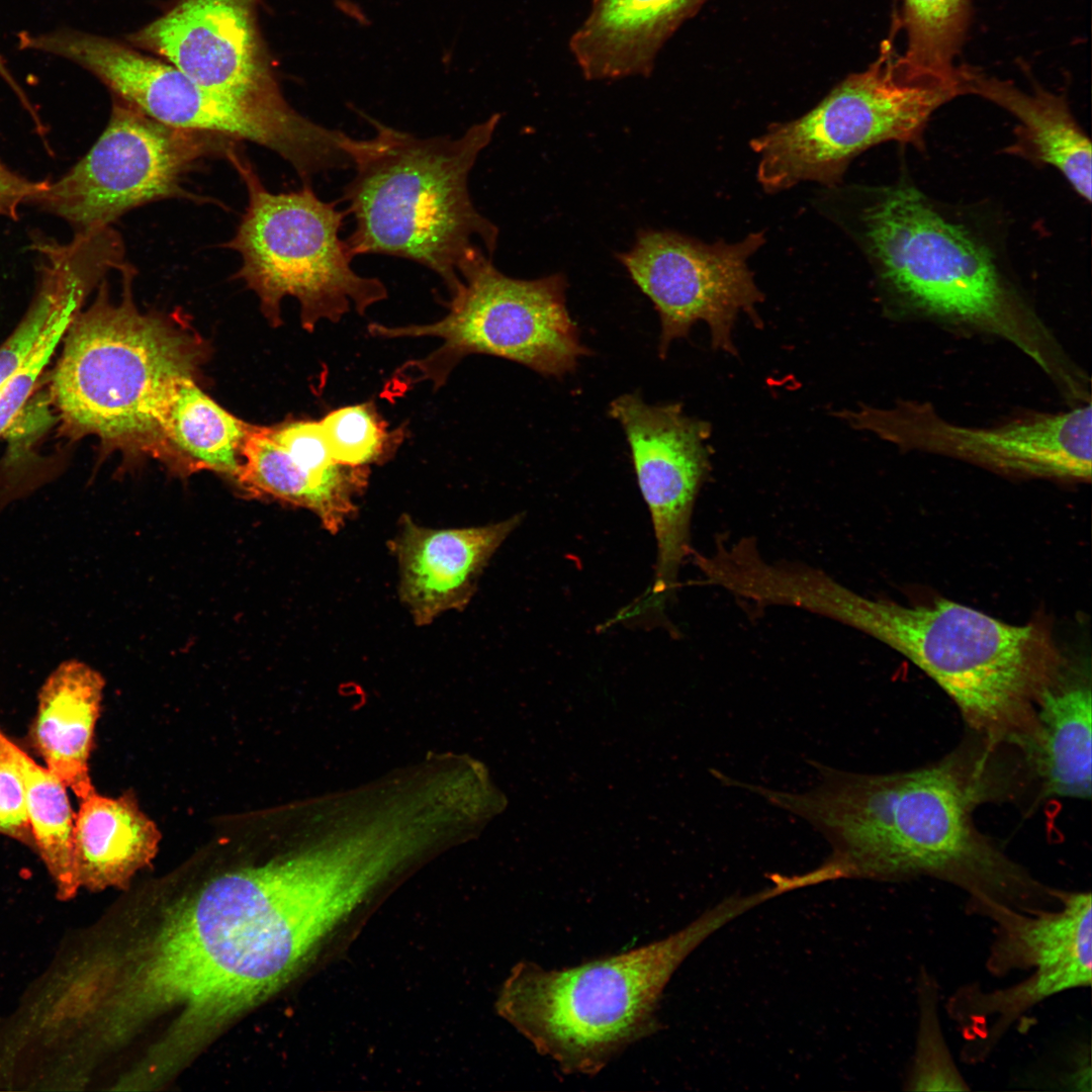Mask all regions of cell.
Returning a JSON list of instances; mask_svg holds the SVG:
<instances>
[{
    "label": "cell",
    "mask_w": 1092,
    "mask_h": 1092,
    "mask_svg": "<svg viewBox=\"0 0 1092 1092\" xmlns=\"http://www.w3.org/2000/svg\"><path fill=\"white\" fill-rule=\"evenodd\" d=\"M369 896L354 860L327 838L211 880L133 948L117 987L116 1028L176 1014L148 1066L160 1076L284 987Z\"/></svg>",
    "instance_id": "obj_1"
},
{
    "label": "cell",
    "mask_w": 1092,
    "mask_h": 1092,
    "mask_svg": "<svg viewBox=\"0 0 1092 1092\" xmlns=\"http://www.w3.org/2000/svg\"><path fill=\"white\" fill-rule=\"evenodd\" d=\"M819 779L804 792L754 785L766 802L806 820L831 845L817 869L791 877L796 889L837 879L930 878L964 891L967 907L991 919L1004 909L1056 906L1060 891L1036 880L975 825L983 800L977 774L957 756L907 771L868 775L810 761Z\"/></svg>",
    "instance_id": "obj_2"
},
{
    "label": "cell",
    "mask_w": 1092,
    "mask_h": 1092,
    "mask_svg": "<svg viewBox=\"0 0 1092 1092\" xmlns=\"http://www.w3.org/2000/svg\"><path fill=\"white\" fill-rule=\"evenodd\" d=\"M813 204L857 247L888 302L1005 340L1062 392L1078 387L1082 370L1013 281L1005 234L987 209L940 201L906 175L822 187Z\"/></svg>",
    "instance_id": "obj_3"
},
{
    "label": "cell",
    "mask_w": 1092,
    "mask_h": 1092,
    "mask_svg": "<svg viewBox=\"0 0 1092 1092\" xmlns=\"http://www.w3.org/2000/svg\"><path fill=\"white\" fill-rule=\"evenodd\" d=\"M814 607L911 660L993 746L1015 744L1027 732L1040 697L1067 669L1043 623L1013 625L942 598L902 605L832 578Z\"/></svg>",
    "instance_id": "obj_4"
},
{
    "label": "cell",
    "mask_w": 1092,
    "mask_h": 1092,
    "mask_svg": "<svg viewBox=\"0 0 1092 1092\" xmlns=\"http://www.w3.org/2000/svg\"><path fill=\"white\" fill-rule=\"evenodd\" d=\"M499 119L491 114L458 138H421L376 120L371 138L349 135L354 174L342 199L354 220L345 239L351 256L414 261L453 293L462 270L496 247L498 229L475 208L468 181Z\"/></svg>",
    "instance_id": "obj_5"
},
{
    "label": "cell",
    "mask_w": 1092,
    "mask_h": 1092,
    "mask_svg": "<svg viewBox=\"0 0 1092 1092\" xmlns=\"http://www.w3.org/2000/svg\"><path fill=\"white\" fill-rule=\"evenodd\" d=\"M120 300L105 279L62 338L49 398L59 435L97 437L105 453L152 455L168 462L165 423L182 380L194 378L204 357L200 339L170 315L144 313L132 298L135 269L126 262Z\"/></svg>",
    "instance_id": "obj_6"
},
{
    "label": "cell",
    "mask_w": 1092,
    "mask_h": 1092,
    "mask_svg": "<svg viewBox=\"0 0 1092 1092\" xmlns=\"http://www.w3.org/2000/svg\"><path fill=\"white\" fill-rule=\"evenodd\" d=\"M746 910L742 898H730L667 937L572 968L520 962L502 986L496 1011L563 1073L595 1075L655 1031L673 973L708 935Z\"/></svg>",
    "instance_id": "obj_7"
},
{
    "label": "cell",
    "mask_w": 1092,
    "mask_h": 1092,
    "mask_svg": "<svg viewBox=\"0 0 1092 1092\" xmlns=\"http://www.w3.org/2000/svg\"><path fill=\"white\" fill-rule=\"evenodd\" d=\"M19 50L68 60L121 99L167 125L262 146L286 161L303 183L314 175L351 168L349 134L323 126L291 106L249 104L202 87L168 62L128 43L71 27L21 31Z\"/></svg>",
    "instance_id": "obj_8"
},
{
    "label": "cell",
    "mask_w": 1092,
    "mask_h": 1092,
    "mask_svg": "<svg viewBox=\"0 0 1092 1092\" xmlns=\"http://www.w3.org/2000/svg\"><path fill=\"white\" fill-rule=\"evenodd\" d=\"M233 143L224 158L243 181L248 205L234 237L223 246L241 257L236 274L259 297L273 324H281V301L295 298L301 326L312 332L321 321L338 323L354 309L360 315L387 297L376 277L358 274L340 238L346 210L321 199L310 183L295 191L271 192Z\"/></svg>",
    "instance_id": "obj_9"
},
{
    "label": "cell",
    "mask_w": 1092,
    "mask_h": 1092,
    "mask_svg": "<svg viewBox=\"0 0 1092 1092\" xmlns=\"http://www.w3.org/2000/svg\"><path fill=\"white\" fill-rule=\"evenodd\" d=\"M447 301V313L421 325L371 323L367 331L380 339L434 337L441 345L401 365L391 388H410L429 381L442 387L466 356L485 354L512 360L545 375L560 377L589 354L566 305V278L553 274L523 280L507 276L489 257L466 266Z\"/></svg>",
    "instance_id": "obj_10"
},
{
    "label": "cell",
    "mask_w": 1092,
    "mask_h": 1092,
    "mask_svg": "<svg viewBox=\"0 0 1092 1092\" xmlns=\"http://www.w3.org/2000/svg\"><path fill=\"white\" fill-rule=\"evenodd\" d=\"M964 95L962 82L907 76L888 53L848 75L798 118L770 124L750 142L756 178L769 194L802 182L832 187L864 151L895 142L922 151L931 115Z\"/></svg>",
    "instance_id": "obj_11"
},
{
    "label": "cell",
    "mask_w": 1092,
    "mask_h": 1092,
    "mask_svg": "<svg viewBox=\"0 0 1092 1092\" xmlns=\"http://www.w3.org/2000/svg\"><path fill=\"white\" fill-rule=\"evenodd\" d=\"M236 141L162 123L112 97L110 117L89 152L31 200L77 233L109 226L126 212L169 198L204 201L183 187L204 159Z\"/></svg>",
    "instance_id": "obj_12"
},
{
    "label": "cell",
    "mask_w": 1092,
    "mask_h": 1092,
    "mask_svg": "<svg viewBox=\"0 0 1092 1092\" xmlns=\"http://www.w3.org/2000/svg\"><path fill=\"white\" fill-rule=\"evenodd\" d=\"M838 416L851 428L904 450L944 455L1014 476L1091 480V402L1066 412L1024 414L989 427L952 423L932 404L916 400H899L889 408L861 404Z\"/></svg>",
    "instance_id": "obj_13"
},
{
    "label": "cell",
    "mask_w": 1092,
    "mask_h": 1092,
    "mask_svg": "<svg viewBox=\"0 0 1092 1092\" xmlns=\"http://www.w3.org/2000/svg\"><path fill=\"white\" fill-rule=\"evenodd\" d=\"M764 244L763 232L710 244L672 231L641 230L632 247L616 255L658 312L661 358L698 322L707 324L714 350L737 354L732 332L739 313L762 326L756 305L764 296L748 261Z\"/></svg>",
    "instance_id": "obj_14"
},
{
    "label": "cell",
    "mask_w": 1092,
    "mask_h": 1092,
    "mask_svg": "<svg viewBox=\"0 0 1092 1092\" xmlns=\"http://www.w3.org/2000/svg\"><path fill=\"white\" fill-rule=\"evenodd\" d=\"M609 415L624 430L650 513L656 563L647 602L661 609L678 587L680 568L693 551V512L711 470V426L687 416L679 402L651 405L637 393L615 398Z\"/></svg>",
    "instance_id": "obj_15"
},
{
    "label": "cell",
    "mask_w": 1092,
    "mask_h": 1092,
    "mask_svg": "<svg viewBox=\"0 0 1092 1092\" xmlns=\"http://www.w3.org/2000/svg\"><path fill=\"white\" fill-rule=\"evenodd\" d=\"M126 38L211 91L254 105L290 106L261 37L255 0H179Z\"/></svg>",
    "instance_id": "obj_16"
},
{
    "label": "cell",
    "mask_w": 1092,
    "mask_h": 1092,
    "mask_svg": "<svg viewBox=\"0 0 1092 1092\" xmlns=\"http://www.w3.org/2000/svg\"><path fill=\"white\" fill-rule=\"evenodd\" d=\"M369 467L337 463L320 421L294 420L274 427L250 426L236 480L250 494L311 511L338 533L358 510Z\"/></svg>",
    "instance_id": "obj_17"
},
{
    "label": "cell",
    "mask_w": 1092,
    "mask_h": 1092,
    "mask_svg": "<svg viewBox=\"0 0 1092 1092\" xmlns=\"http://www.w3.org/2000/svg\"><path fill=\"white\" fill-rule=\"evenodd\" d=\"M434 529L403 515L391 541L398 565V594L414 623L427 626L449 611H462L476 592L489 560L522 522Z\"/></svg>",
    "instance_id": "obj_18"
},
{
    "label": "cell",
    "mask_w": 1092,
    "mask_h": 1092,
    "mask_svg": "<svg viewBox=\"0 0 1092 1092\" xmlns=\"http://www.w3.org/2000/svg\"><path fill=\"white\" fill-rule=\"evenodd\" d=\"M991 921L994 935L986 966L994 976L1027 972L1051 993L1086 988L1092 979V898L1064 891L1058 905L1035 911L1005 909Z\"/></svg>",
    "instance_id": "obj_19"
},
{
    "label": "cell",
    "mask_w": 1092,
    "mask_h": 1092,
    "mask_svg": "<svg viewBox=\"0 0 1092 1092\" xmlns=\"http://www.w3.org/2000/svg\"><path fill=\"white\" fill-rule=\"evenodd\" d=\"M707 0H593L569 48L587 80L648 76L665 42Z\"/></svg>",
    "instance_id": "obj_20"
},
{
    "label": "cell",
    "mask_w": 1092,
    "mask_h": 1092,
    "mask_svg": "<svg viewBox=\"0 0 1092 1092\" xmlns=\"http://www.w3.org/2000/svg\"><path fill=\"white\" fill-rule=\"evenodd\" d=\"M960 74L965 95L980 96L1016 119L1006 154L1054 168L1076 194L1091 201V143L1065 97L1039 87L1026 92L971 69L960 68Z\"/></svg>",
    "instance_id": "obj_21"
},
{
    "label": "cell",
    "mask_w": 1092,
    "mask_h": 1092,
    "mask_svg": "<svg viewBox=\"0 0 1092 1092\" xmlns=\"http://www.w3.org/2000/svg\"><path fill=\"white\" fill-rule=\"evenodd\" d=\"M104 678L78 660L61 663L42 685L30 729L46 767L80 799L95 792L89 758Z\"/></svg>",
    "instance_id": "obj_22"
},
{
    "label": "cell",
    "mask_w": 1092,
    "mask_h": 1092,
    "mask_svg": "<svg viewBox=\"0 0 1092 1092\" xmlns=\"http://www.w3.org/2000/svg\"><path fill=\"white\" fill-rule=\"evenodd\" d=\"M1091 686L1067 669L1042 694L1015 745L1050 797H1091Z\"/></svg>",
    "instance_id": "obj_23"
},
{
    "label": "cell",
    "mask_w": 1092,
    "mask_h": 1092,
    "mask_svg": "<svg viewBox=\"0 0 1092 1092\" xmlns=\"http://www.w3.org/2000/svg\"><path fill=\"white\" fill-rule=\"evenodd\" d=\"M75 815L74 860L80 887L123 888L157 854L161 833L130 793L117 798L96 791L80 800Z\"/></svg>",
    "instance_id": "obj_24"
},
{
    "label": "cell",
    "mask_w": 1092,
    "mask_h": 1092,
    "mask_svg": "<svg viewBox=\"0 0 1092 1092\" xmlns=\"http://www.w3.org/2000/svg\"><path fill=\"white\" fill-rule=\"evenodd\" d=\"M249 428L205 394L194 378H186L165 423L168 464L183 474L207 469L236 478Z\"/></svg>",
    "instance_id": "obj_25"
},
{
    "label": "cell",
    "mask_w": 1092,
    "mask_h": 1092,
    "mask_svg": "<svg viewBox=\"0 0 1092 1092\" xmlns=\"http://www.w3.org/2000/svg\"><path fill=\"white\" fill-rule=\"evenodd\" d=\"M24 788L28 820L37 849L59 894L69 898L80 887L74 860V824L67 787L11 742Z\"/></svg>",
    "instance_id": "obj_26"
},
{
    "label": "cell",
    "mask_w": 1092,
    "mask_h": 1092,
    "mask_svg": "<svg viewBox=\"0 0 1092 1092\" xmlns=\"http://www.w3.org/2000/svg\"><path fill=\"white\" fill-rule=\"evenodd\" d=\"M906 49L897 63L913 78L957 81L953 65L970 19L969 0H903Z\"/></svg>",
    "instance_id": "obj_27"
},
{
    "label": "cell",
    "mask_w": 1092,
    "mask_h": 1092,
    "mask_svg": "<svg viewBox=\"0 0 1092 1092\" xmlns=\"http://www.w3.org/2000/svg\"><path fill=\"white\" fill-rule=\"evenodd\" d=\"M86 298L84 282L71 269L58 264L39 269L37 290L30 306L0 346V386L47 332L74 318Z\"/></svg>",
    "instance_id": "obj_28"
},
{
    "label": "cell",
    "mask_w": 1092,
    "mask_h": 1092,
    "mask_svg": "<svg viewBox=\"0 0 1092 1092\" xmlns=\"http://www.w3.org/2000/svg\"><path fill=\"white\" fill-rule=\"evenodd\" d=\"M917 1032L905 1088L911 1091L969 1090L942 1032L939 988L925 970L920 971L917 980Z\"/></svg>",
    "instance_id": "obj_29"
},
{
    "label": "cell",
    "mask_w": 1092,
    "mask_h": 1092,
    "mask_svg": "<svg viewBox=\"0 0 1092 1092\" xmlns=\"http://www.w3.org/2000/svg\"><path fill=\"white\" fill-rule=\"evenodd\" d=\"M320 423L333 459L352 467L387 460L403 438L402 430H388L371 403L337 408Z\"/></svg>",
    "instance_id": "obj_30"
},
{
    "label": "cell",
    "mask_w": 1092,
    "mask_h": 1092,
    "mask_svg": "<svg viewBox=\"0 0 1092 1092\" xmlns=\"http://www.w3.org/2000/svg\"><path fill=\"white\" fill-rule=\"evenodd\" d=\"M11 742L0 729V834L34 848L24 783Z\"/></svg>",
    "instance_id": "obj_31"
},
{
    "label": "cell",
    "mask_w": 1092,
    "mask_h": 1092,
    "mask_svg": "<svg viewBox=\"0 0 1092 1092\" xmlns=\"http://www.w3.org/2000/svg\"><path fill=\"white\" fill-rule=\"evenodd\" d=\"M48 180L31 181L8 168L0 160V216L16 220L18 210L24 203H30L34 196L43 190Z\"/></svg>",
    "instance_id": "obj_32"
},
{
    "label": "cell",
    "mask_w": 1092,
    "mask_h": 1092,
    "mask_svg": "<svg viewBox=\"0 0 1092 1092\" xmlns=\"http://www.w3.org/2000/svg\"><path fill=\"white\" fill-rule=\"evenodd\" d=\"M0 78L10 87V89L13 91V93L16 95V97L20 101L21 105L30 114V116L36 115V111H35L32 103L28 99L27 95L25 94V92L23 91L21 86L18 84L17 80L12 75L11 71L7 67V63H6L5 59L2 57L1 54H0Z\"/></svg>",
    "instance_id": "obj_33"
},
{
    "label": "cell",
    "mask_w": 1092,
    "mask_h": 1092,
    "mask_svg": "<svg viewBox=\"0 0 1092 1092\" xmlns=\"http://www.w3.org/2000/svg\"><path fill=\"white\" fill-rule=\"evenodd\" d=\"M335 1H336L337 6L342 11H345V10L349 9L351 4H352V2L350 0H335Z\"/></svg>",
    "instance_id": "obj_34"
}]
</instances>
